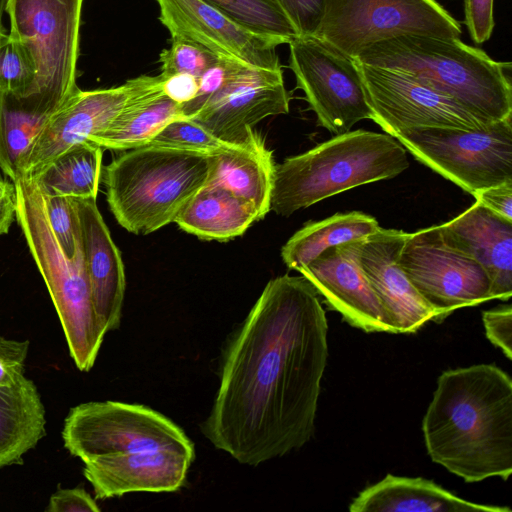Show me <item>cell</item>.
Segmentation results:
<instances>
[{"label": "cell", "instance_id": "cell-33", "mask_svg": "<svg viewBox=\"0 0 512 512\" xmlns=\"http://www.w3.org/2000/svg\"><path fill=\"white\" fill-rule=\"evenodd\" d=\"M42 198L48 222L59 245L69 257H72L81 239L75 199L44 193Z\"/></svg>", "mask_w": 512, "mask_h": 512}, {"label": "cell", "instance_id": "cell-27", "mask_svg": "<svg viewBox=\"0 0 512 512\" xmlns=\"http://www.w3.org/2000/svg\"><path fill=\"white\" fill-rule=\"evenodd\" d=\"M103 148L86 141L65 151L29 177L46 195L96 199Z\"/></svg>", "mask_w": 512, "mask_h": 512}, {"label": "cell", "instance_id": "cell-4", "mask_svg": "<svg viewBox=\"0 0 512 512\" xmlns=\"http://www.w3.org/2000/svg\"><path fill=\"white\" fill-rule=\"evenodd\" d=\"M356 62L411 75L485 123L512 117L511 63L460 38L406 34L370 45Z\"/></svg>", "mask_w": 512, "mask_h": 512}, {"label": "cell", "instance_id": "cell-17", "mask_svg": "<svg viewBox=\"0 0 512 512\" xmlns=\"http://www.w3.org/2000/svg\"><path fill=\"white\" fill-rule=\"evenodd\" d=\"M408 233L379 227L357 239V261L380 300L392 333H413L436 318L398 263Z\"/></svg>", "mask_w": 512, "mask_h": 512}, {"label": "cell", "instance_id": "cell-25", "mask_svg": "<svg viewBox=\"0 0 512 512\" xmlns=\"http://www.w3.org/2000/svg\"><path fill=\"white\" fill-rule=\"evenodd\" d=\"M45 410L34 382L0 387V468L17 464L45 436Z\"/></svg>", "mask_w": 512, "mask_h": 512}, {"label": "cell", "instance_id": "cell-20", "mask_svg": "<svg viewBox=\"0 0 512 512\" xmlns=\"http://www.w3.org/2000/svg\"><path fill=\"white\" fill-rule=\"evenodd\" d=\"M85 268L95 313L108 332L121 321L125 272L121 253L97 207L96 199H75Z\"/></svg>", "mask_w": 512, "mask_h": 512}, {"label": "cell", "instance_id": "cell-31", "mask_svg": "<svg viewBox=\"0 0 512 512\" xmlns=\"http://www.w3.org/2000/svg\"><path fill=\"white\" fill-rule=\"evenodd\" d=\"M213 155L229 146L191 118L179 117L165 125L148 143Z\"/></svg>", "mask_w": 512, "mask_h": 512}, {"label": "cell", "instance_id": "cell-39", "mask_svg": "<svg viewBox=\"0 0 512 512\" xmlns=\"http://www.w3.org/2000/svg\"><path fill=\"white\" fill-rule=\"evenodd\" d=\"M48 512H99L95 499L83 488L57 490L45 509Z\"/></svg>", "mask_w": 512, "mask_h": 512}, {"label": "cell", "instance_id": "cell-26", "mask_svg": "<svg viewBox=\"0 0 512 512\" xmlns=\"http://www.w3.org/2000/svg\"><path fill=\"white\" fill-rule=\"evenodd\" d=\"M377 220L359 211L336 213L320 221H310L282 247L283 262L299 271L332 246L364 238L378 230Z\"/></svg>", "mask_w": 512, "mask_h": 512}, {"label": "cell", "instance_id": "cell-7", "mask_svg": "<svg viewBox=\"0 0 512 512\" xmlns=\"http://www.w3.org/2000/svg\"><path fill=\"white\" fill-rule=\"evenodd\" d=\"M13 183L16 220L53 301L70 356L80 371L87 372L107 331L94 310L81 239L69 257L50 227L38 186L26 177Z\"/></svg>", "mask_w": 512, "mask_h": 512}, {"label": "cell", "instance_id": "cell-30", "mask_svg": "<svg viewBox=\"0 0 512 512\" xmlns=\"http://www.w3.org/2000/svg\"><path fill=\"white\" fill-rule=\"evenodd\" d=\"M35 79L31 59L22 45L0 29V92L19 98L29 95Z\"/></svg>", "mask_w": 512, "mask_h": 512}, {"label": "cell", "instance_id": "cell-16", "mask_svg": "<svg viewBox=\"0 0 512 512\" xmlns=\"http://www.w3.org/2000/svg\"><path fill=\"white\" fill-rule=\"evenodd\" d=\"M290 94L282 69L241 64L225 85L191 119L221 140L238 144L268 116L289 112Z\"/></svg>", "mask_w": 512, "mask_h": 512}, {"label": "cell", "instance_id": "cell-36", "mask_svg": "<svg viewBox=\"0 0 512 512\" xmlns=\"http://www.w3.org/2000/svg\"><path fill=\"white\" fill-rule=\"evenodd\" d=\"M28 341H16L0 336V387H12L24 377Z\"/></svg>", "mask_w": 512, "mask_h": 512}, {"label": "cell", "instance_id": "cell-8", "mask_svg": "<svg viewBox=\"0 0 512 512\" xmlns=\"http://www.w3.org/2000/svg\"><path fill=\"white\" fill-rule=\"evenodd\" d=\"M84 0H7L10 35L31 59L35 79L27 105L52 114L78 87L76 64Z\"/></svg>", "mask_w": 512, "mask_h": 512}, {"label": "cell", "instance_id": "cell-3", "mask_svg": "<svg viewBox=\"0 0 512 512\" xmlns=\"http://www.w3.org/2000/svg\"><path fill=\"white\" fill-rule=\"evenodd\" d=\"M431 460L467 483L512 472V380L493 364L443 372L422 420Z\"/></svg>", "mask_w": 512, "mask_h": 512}, {"label": "cell", "instance_id": "cell-32", "mask_svg": "<svg viewBox=\"0 0 512 512\" xmlns=\"http://www.w3.org/2000/svg\"><path fill=\"white\" fill-rule=\"evenodd\" d=\"M220 57L188 40L171 37V45L159 55L161 78L175 74H189L199 78Z\"/></svg>", "mask_w": 512, "mask_h": 512}, {"label": "cell", "instance_id": "cell-37", "mask_svg": "<svg viewBox=\"0 0 512 512\" xmlns=\"http://www.w3.org/2000/svg\"><path fill=\"white\" fill-rule=\"evenodd\" d=\"M486 337L512 360V307L502 305L482 314Z\"/></svg>", "mask_w": 512, "mask_h": 512}, {"label": "cell", "instance_id": "cell-19", "mask_svg": "<svg viewBox=\"0 0 512 512\" xmlns=\"http://www.w3.org/2000/svg\"><path fill=\"white\" fill-rule=\"evenodd\" d=\"M449 246L471 256L486 271L493 299L512 295V221L478 202L454 219L438 225Z\"/></svg>", "mask_w": 512, "mask_h": 512}, {"label": "cell", "instance_id": "cell-24", "mask_svg": "<svg viewBox=\"0 0 512 512\" xmlns=\"http://www.w3.org/2000/svg\"><path fill=\"white\" fill-rule=\"evenodd\" d=\"M258 211L249 202L216 186L203 187L176 218L177 225L202 240L229 241L243 235Z\"/></svg>", "mask_w": 512, "mask_h": 512}, {"label": "cell", "instance_id": "cell-1", "mask_svg": "<svg viewBox=\"0 0 512 512\" xmlns=\"http://www.w3.org/2000/svg\"><path fill=\"white\" fill-rule=\"evenodd\" d=\"M328 359V321L304 276L270 280L223 355L206 438L257 466L313 437Z\"/></svg>", "mask_w": 512, "mask_h": 512}, {"label": "cell", "instance_id": "cell-38", "mask_svg": "<svg viewBox=\"0 0 512 512\" xmlns=\"http://www.w3.org/2000/svg\"><path fill=\"white\" fill-rule=\"evenodd\" d=\"M494 0H464L465 24L471 39L482 44L494 29Z\"/></svg>", "mask_w": 512, "mask_h": 512}, {"label": "cell", "instance_id": "cell-6", "mask_svg": "<svg viewBox=\"0 0 512 512\" xmlns=\"http://www.w3.org/2000/svg\"><path fill=\"white\" fill-rule=\"evenodd\" d=\"M409 167L393 136L358 129L275 164L270 210L281 216L346 190L393 178Z\"/></svg>", "mask_w": 512, "mask_h": 512}, {"label": "cell", "instance_id": "cell-21", "mask_svg": "<svg viewBox=\"0 0 512 512\" xmlns=\"http://www.w3.org/2000/svg\"><path fill=\"white\" fill-rule=\"evenodd\" d=\"M351 512H511L508 507L470 502L432 480L387 474L366 487L349 505Z\"/></svg>", "mask_w": 512, "mask_h": 512}, {"label": "cell", "instance_id": "cell-43", "mask_svg": "<svg viewBox=\"0 0 512 512\" xmlns=\"http://www.w3.org/2000/svg\"><path fill=\"white\" fill-rule=\"evenodd\" d=\"M6 4H7V0H0V29L3 27L2 26V15L5 11Z\"/></svg>", "mask_w": 512, "mask_h": 512}, {"label": "cell", "instance_id": "cell-42", "mask_svg": "<svg viewBox=\"0 0 512 512\" xmlns=\"http://www.w3.org/2000/svg\"><path fill=\"white\" fill-rule=\"evenodd\" d=\"M16 217V192L14 183L0 179V236L8 233Z\"/></svg>", "mask_w": 512, "mask_h": 512}, {"label": "cell", "instance_id": "cell-41", "mask_svg": "<svg viewBox=\"0 0 512 512\" xmlns=\"http://www.w3.org/2000/svg\"><path fill=\"white\" fill-rule=\"evenodd\" d=\"M161 79L164 94L181 105L192 100L199 89L198 78L189 74H175Z\"/></svg>", "mask_w": 512, "mask_h": 512}, {"label": "cell", "instance_id": "cell-10", "mask_svg": "<svg viewBox=\"0 0 512 512\" xmlns=\"http://www.w3.org/2000/svg\"><path fill=\"white\" fill-rule=\"evenodd\" d=\"M406 34L460 38L461 26L435 0H325L315 37L355 59L374 43Z\"/></svg>", "mask_w": 512, "mask_h": 512}, {"label": "cell", "instance_id": "cell-13", "mask_svg": "<svg viewBox=\"0 0 512 512\" xmlns=\"http://www.w3.org/2000/svg\"><path fill=\"white\" fill-rule=\"evenodd\" d=\"M375 121L395 137L415 127L474 130L487 126L453 98L411 75L356 62Z\"/></svg>", "mask_w": 512, "mask_h": 512}, {"label": "cell", "instance_id": "cell-34", "mask_svg": "<svg viewBox=\"0 0 512 512\" xmlns=\"http://www.w3.org/2000/svg\"><path fill=\"white\" fill-rule=\"evenodd\" d=\"M241 64L243 63L220 57L214 65L198 78L199 89L196 96L189 102L181 105L183 117H194L225 85Z\"/></svg>", "mask_w": 512, "mask_h": 512}, {"label": "cell", "instance_id": "cell-12", "mask_svg": "<svg viewBox=\"0 0 512 512\" xmlns=\"http://www.w3.org/2000/svg\"><path fill=\"white\" fill-rule=\"evenodd\" d=\"M398 263L435 310V322H442L456 309L493 299L484 268L471 256L446 244L438 225L408 233Z\"/></svg>", "mask_w": 512, "mask_h": 512}, {"label": "cell", "instance_id": "cell-29", "mask_svg": "<svg viewBox=\"0 0 512 512\" xmlns=\"http://www.w3.org/2000/svg\"><path fill=\"white\" fill-rule=\"evenodd\" d=\"M244 27L289 43L297 33L273 0H204Z\"/></svg>", "mask_w": 512, "mask_h": 512}, {"label": "cell", "instance_id": "cell-22", "mask_svg": "<svg viewBox=\"0 0 512 512\" xmlns=\"http://www.w3.org/2000/svg\"><path fill=\"white\" fill-rule=\"evenodd\" d=\"M274 170L272 151L253 129L245 141L211 155L206 186L223 188L249 202L263 219L270 211Z\"/></svg>", "mask_w": 512, "mask_h": 512}, {"label": "cell", "instance_id": "cell-15", "mask_svg": "<svg viewBox=\"0 0 512 512\" xmlns=\"http://www.w3.org/2000/svg\"><path fill=\"white\" fill-rule=\"evenodd\" d=\"M146 77L107 89L77 88L46 120L24 160L22 177L33 176L65 151L104 131L140 90Z\"/></svg>", "mask_w": 512, "mask_h": 512}, {"label": "cell", "instance_id": "cell-23", "mask_svg": "<svg viewBox=\"0 0 512 512\" xmlns=\"http://www.w3.org/2000/svg\"><path fill=\"white\" fill-rule=\"evenodd\" d=\"M183 117L181 104L164 94L162 79L147 76L118 117L89 141L103 149L126 151L148 144L170 121Z\"/></svg>", "mask_w": 512, "mask_h": 512}, {"label": "cell", "instance_id": "cell-5", "mask_svg": "<svg viewBox=\"0 0 512 512\" xmlns=\"http://www.w3.org/2000/svg\"><path fill=\"white\" fill-rule=\"evenodd\" d=\"M210 169L211 155L146 144L103 168L106 200L119 225L147 235L175 222L206 186Z\"/></svg>", "mask_w": 512, "mask_h": 512}, {"label": "cell", "instance_id": "cell-11", "mask_svg": "<svg viewBox=\"0 0 512 512\" xmlns=\"http://www.w3.org/2000/svg\"><path fill=\"white\" fill-rule=\"evenodd\" d=\"M289 68L318 125L336 135L349 132L372 111L356 61L315 36L289 43Z\"/></svg>", "mask_w": 512, "mask_h": 512}, {"label": "cell", "instance_id": "cell-35", "mask_svg": "<svg viewBox=\"0 0 512 512\" xmlns=\"http://www.w3.org/2000/svg\"><path fill=\"white\" fill-rule=\"evenodd\" d=\"M297 33V37L315 36L324 11L325 0H273Z\"/></svg>", "mask_w": 512, "mask_h": 512}, {"label": "cell", "instance_id": "cell-18", "mask_svg": "<svg viewBox=\"0 0 512 512\" xmlns=\"http://www.w3.org/2000/svg\"><path fill=\"white\" fill-rule=\"evenodd\" d=\"M357 239L332 246L301 268V273L351 326L365 332H392L380 300L356 256Z\"/></svg>", "mask_w": 512, "mask_h": 512}, {"label": "cell", "instance_id": "cell-2", "mask_svg": "<svg viewBox=\"0 0 512 512\" xmlns=\"http://www.w3.org/2000/svg\"><path fill=\"white\" fill-rule=\"evenodd\" d=\"M62 438L85 464L83 474L97 499L177 491L195 458L194 445L179 426L139 404H79L70 409Z\"/></svg>", "mask_w": 512, "mask_h": 512}, {"label": "cell", "instance_id": "cell-9", "mask_svg": "<svg viewBox=\"0 0 512 512\" xmlns=\"http://www.w3.org/2000/svg\"><path fill=\"white\" fill-rule=\"evenodd\" d=\"M511 120L474 130L415 127L395 138L420 162L473 194L512 181Z\"/></svg>", "mask_w": 512, "mask_h": 512}, {"label": "cell", "instance_id": "cell-28", "mask_svg": "<svg viewBox=\"0 0 512 512\" xmlns=\"http://www.w3.org/2000/svg\"><path fill=\"white\" fill-rule=\"evenodd\" d=\"M50 115L0 92V168L12 182L22 177L27 153Z\"/></svg>", "mask_w": 512, "mask_h": 512}, {"label": "cell", "instance_id": "cell-40", "mask_svg": "<svg viewBox=\"0 0 512 512\" xmlns=\"http://www.w3.org/2000/svg\"><path fill=\"white\" fill-rule=\"evenodd\" d=\"M472 195L476 202L512 221V181L479 190Z\"/></svg>", "mask_w": 512, "mask_h": 512}, {"label": "cell", "instance_id": "cell-14", "mask_svg": "<svg viewBox=\"0 0 512 512\" xmlns=\"http://www.w3.org/2000/svg\"><path fill=\"white\" fill-rule=\"evenodd\" d=\"M159 20L178 37L198 44L218 57L270 70H280L279 38L256 33L204 0H156Z\"/></svg>", "mask_w": 512, "mask_h": 512}]
</instances>
